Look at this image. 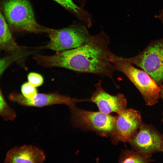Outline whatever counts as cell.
<instances>
[{
    "mask_svg": "<svg viewBox=\"0 0 163 163\" xmlns=\"http://www.w3.org/2000/svg\"><path fill=\"white\" fill-rule=\"evenodd\" d=\"M95 90L88 99H79V102L89 101L94 103L99 111L107 114L115 112L117 113L126 108L127 102L124 95L118 93L113 95L103 88L101 80L94 85Z\"/></svg>",
    "mask_w": 163,
    "mask_h": 163,
    "instance_id": "obj_9",
    "label": "cell"
},
{
    "mask_svg": "<svg viewBox=\"0 0 163 163\" xmlns=\"http://www.w3.org/2000/svg\"><path fill=\"white\" fill-rule=\"evenodd\" d=\"M163 152V140H162V146H161V151Z\"/></svg>",
    "mask_w": 163,
    "mask_h": 163,
    "instance_id": "obj_21",
    "label": "cell"
},
{
    "mask_svg": "<svg viewBox=\"0 0 163 163\" xmlns=\"http://www.w3.org/2000/svg\"><path fill=\"white\" fill-rule=\"evenodd\" d=\"M163 135L151 125L142 123L128 142L133 149L145 156L161 151Z\"/></svg>",
    "mask_w": 163,
    "mask_h": 163,
    "instance_id": "obj_8",
    "label": "cell"
},
{
    "mask_svg": "<svg viewBox=\"0 0 163 163\" xmlns=\"http://www.w3.org/2000/svg\"><path fill=\"white\" fill-rule=\"evenodd\" d=\"M21 90V94L25 97L28 99L33 98L37 94L36 87L28 82H25L22 85Z\"/></svg>",
    "mask_w": 163,
    "mask_h": 163,
    "instance_id": "obj_17",
    "label": "cell"
},
{
    "mask_svg": "<svg viewBox=\"0 0 163 163\" xmlns=\"http://www.w3.org/2000/svg\"><path fill=\"white\" fill-rule=\"evenodd\" d=\"M110 135L114 145L120 142H129L138 129L142 122L140 112L132 108H125L117 113Z\"/></svg>",
    "mask_w": 163,
    "mask_h": 163,
    "instance_id": "obj_7",
    "label": "cell"
},
{
    "mask_svg": "<svg viewBox=\"0 0 163 163\" xmlns=\"http://www.w3.org/2000/svg\"><path fill=\"white\" fill-rule=\"evenodd\" d=\"M86 25H73L59 29L50 28V41L43 48L57 52L76 48L86 43L92 36Z\"/></svg>",
    "mask_w": 163,
    "mask_h": 163,
    "instance_id": "obj_6",
    "label": "cell"
},
{
    "mask_svg": "<svg viewBox=\"0 0 163 163\" xmlns=\"http://www.w3.org/2000/svg\"><path fill=\"white\" fill-rule=\"evenodd\" d=\"M0 7L12 31L47 33L37 22L30 0H0Z\"/></svg>",
    "mask_w": 163,
    "mask_h": 163,
    "instance_id": "obj_2",
    "label": "cell"
},
{
    "mask_svg": "<svg viewBox=\"0 0 163 163\" xmlns=\"http://www.w3.org/2000/svg\"><path fill=\"white\" fill-rule=\"evenodd\" d=\"M76 15L86 24L91 21L90 14L84 8L77 5L73 0H53ZM86 2L87 0H80Z\"/></svg>",
    "mask_w": 163,
    "mask_h": 163,
    "instance_id": "obj_13",
    "label": "cell"
},
{
    "mask_svg": "<svg viewBox=\"0 0 163 163\" xmlns=\"http://www.w3.org/2000/svg\"><path fill=\"white\" fill-rule=\"evenodd\" d=\"M27 79L28 82L35 87L41 86L43 82L42 76L36 72H31L29 73L27 75Z\"/></svg>",
    "mask_w": 163,
    "mask_h": 163,
    "instance_id": "obj_18",
    "label": "cell"
},
{
    "mask_svg": "<svg viewBox=\"0 0 163 163\" xmlns=\"http://www.w3.org/2000/svg\"><path fill=\"white\" fill-rule=\"evenodd\" d=\"M110 60L116 70L124 74L133 84L142 96L146 105L151 106L157 103L161 90L155 81L144 70L121 59L111 52Z\"/></svg>",
    "mask_w": 163,
    "mask_h": 163,
    "instance_id": "obj_3",
    "label": "cell"
},
{
    "mask_svg": "<svg viewBox=\"0 0 163 163\" xmlns=\"http://www.w3.org/2000/svg\"><path fill=\"white\" fill-rule=\"evenodd\" d=\"M0 116L6 120H13L16 117L14 110L6 102L0 89Z\"/></svg>",
    "mask_w": 163,
    "mask_h": 163,
    "instance_id": "obj_15",
    "label": "cell"
},
{
    "mask_svg": "<svg viewBox=\"0 0 163 163\" xmlns=\"http://www.w3.org/2000/svg\"><path fill=\"white\" fill-rule=\"evenodd\" d=\"M26 54L24 53L12 54V55L0 59V75L11 63L21 58Z\"/></svg>",
    "mask_w": 163,
    "mask_h": 163,
    "instance_id": "obj_16",
    "label": "cell"
},
{
    "mask_svg": "<svg viewBox=\"0 0 163 163\" xmlns=\"http://www.w3.org/2000/svg\"><path fill=\"white\" fill-rule=\"evenodd\" d=\"M110 38L103 31L92 37L85 44L57 52L50 56L35 55L34 59L46 68H63L110 78L117 88L113 73L115 69L110 61Z\"/></svg>",
    "mask_w": 163,
    "mask_h": 163,
    "instance_id": "obj_1",
    "label": "cell"
},
{
    "mask_svg": "<svg viewBox=\"0 0 163 163\" xmlns=\"http://www.w3.org/2000/svg\"><path fill=\"white\" fill-rule=\"evenodd\" d=\"M161 88V93H160V97L162 99V101H163V83L161 86H160ZM162 118L161 119V122H163V110L162 112Z\"/></svg>",
    "mask_w": 163,
    "mask_h": 163,
    "instance_id": "obj_20",
    "label": "cell"
},
{
    "mask_svg": "<svg viewBox=\"0 0 163 163\" xmlns=\"http://www.w3.org/2000/svg\"><path fill=\"white\" fill-rule=\"evenodd\" d=\"M23 47L15 41L0 7V50L15 53L21 52Z\"/></svg>",
    "mask_w": 163,
    "mask_h": 163,
    "instance_id": "obj_12",
    "label": "cell"
},
{
    "mask_svg": "<svg viewBox=\"0 0 163 163\" xmlns=\"http://www.w3.org/2000/svg\"><path fill=\"white\" fill-rule=\"evenodd\" d=\"M154 160L134 150L123 151L119 158L120 163H149Z\"/></svg>",
    "mask_w": 163,
    "mask_h": 163,
    "instance_id": "obj_14",
    "label": "cell"
},
{
    "mask_svg": "<svg viewBox=\"0 0 163 163\" xmlns=\"http://www.w3.org/2000/svg\"><path fill=\"white\" fill-rule=\"evenodd\" d=\"M10 100L25 106L41 107L55 104H62L69 107L78 103V98H72L58 93H37L33 98L28 99L21 94L13 93L9 96Z\"/></svg>",
    "mask_w": 163,
    "mask_h": 163,
    "instance_id": "obj_10",
    "label": "cell"
},
{
    "mask_svg": "<svg viewBox=\"0 0 163 163\" xmlns=\"http://www.w3.org/2000/svg\"><path fill=\"white\" fill-rule=\"evenodd\" d=\"M71 120L76 127L94 132L102 136H110L116 116L99 111L94 112L79 108L75 105L69 107Z\"/></svg>",
    "mask_w": 163,
    "mask_h": 163,
    "instance_id": "obj_5",
    "label": "cell"
},
{
    "mask_svg": "<svg viewBox=\"0 0 163 163\" xmlns=\"http://www.w3.org/2000/svg\"><path fill=\"white\" fill-rule=\"evenodd\" d=\"M46 155L43 150L31 145L15 146L7 153L6 163H42Z\"/></svg>",
    "mask_w": 163,
    "mask_h": 163,
    "instance_id": "obj_11",
    "label": "cell"
},
{
    "mask_svg": "<svg viewBox=\"0 0 163 163\" xmlns=\"http://www.w3.org/2000/svg\"><path fill=\"white\" fill-rule=\"evenodd\" d=\"M155 17L159 19L163 24V9L161 11L160 14L158 15H156Z\"/></svg>",
    "mask_w": 163,
    "mask_h": 163,
    "instance_id": "obj_19",
    "label": "cell"
},
{
    "mask_svg": "<svg viewBox=\"0 0 163 163\" xmlns=\"http://www.w3.org/2000/svg\"><path fill=\"white\" fill-rule=\"evenodd\" d=\"M122 60L135 65L146 72L161 86L163 83V38L153 41L135 56L121 57Z\"/></svg>",
    "mask_w": 163,
    "mask_h": 163,
    "instance_id": "obj_4",
    "label": "cell"
}]
</instances>
